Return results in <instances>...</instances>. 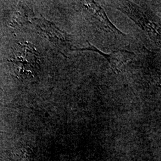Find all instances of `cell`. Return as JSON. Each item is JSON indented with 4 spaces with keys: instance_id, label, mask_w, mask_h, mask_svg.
<instances>
[{
    "instance_id": "6da1fadb",
    "label": "cell",
    "mask_w": 161,
    "mask_h": 161,
    "mask_svg": "<svg viewBox=\"0 0 161 161\" xmlns=\"http://www.w3.org/2000/svg\"><path fill=\"white\" fill-rule=\"evenodd\" d=\"M8 61L13 64L14 72L21 77H34L40 68L38 53L28 42L16 44Z\"/></svg>"
},
{
    "instance_id": "7a4b0ae2",
    "label": "cell",
    "mask_w": 161,
    "mask_h": 161,
    "mask_svg": "<svg viewBox=\"0 0 161 161\" xmlns=\"http://www.w3.org/2000/svg\"><path fill=\"white\" fill-rule=\"evenodd\" d=\"M116 9L130 17L138 27L149 36L152 40H161V27L153 15L143 7L130 1H121Z\"/></svg>"
},
{
    "instance_id": "3957f363",
    "label": "cell",
    "mask_w": 161,
    "mask_h": 161,
    "mask_svg": "<svg viewBox=\"0 0 161 161\" xmlns=\"http://www.w3.org/2000/svg\"><path fill=\"white\" fill-rule=\"evenodd\" d=\"M83 7L86 12L87 17L92 23L98 29L115 35H124L119 29L111 22L103 8L93 1H85Z\"/></svg>"
},
{
    "instance_id": "277c9868",
    "label": "cell",
    "mask_w": 161,
    "mask_h": 161,
    "mask_svg": "<svg viewBox=\"0 0 161 161\" xmlns=\"http://www.w3.org/2000/svg\"><path fill=\"white\" fill-rule=\"evenodd\" d=\"M88 46L85 48H75L72 49V51H91V52L97 53L103 56L104 58L106 59L108 62L110 66L112 68V70L115 74H119V69L121 66L129 60L132 56L135 55V54L132 52H129L125 50H119L118 51L112 52L111 53L108 54L104 53L97 47L91 44L89 42H88Z\"/></svg>"
},
{
    "instance_id": "5b68a950",
    "label": "cell",
    "mask_w": 161,
    "mask_h": 161,
    "mask_svg": "<svg viewBox=\"0 0 161 161\" xmlns=\"http://www.w3.org/2000/svg\"><path fill=\"white\" fill-rule=\"evenodd\" d=\"M37 24L50 40L63 50H71L72 41L69 35L58 29L53 23L46 20L36 19Z\"/></svg>"
}]
</instances>
